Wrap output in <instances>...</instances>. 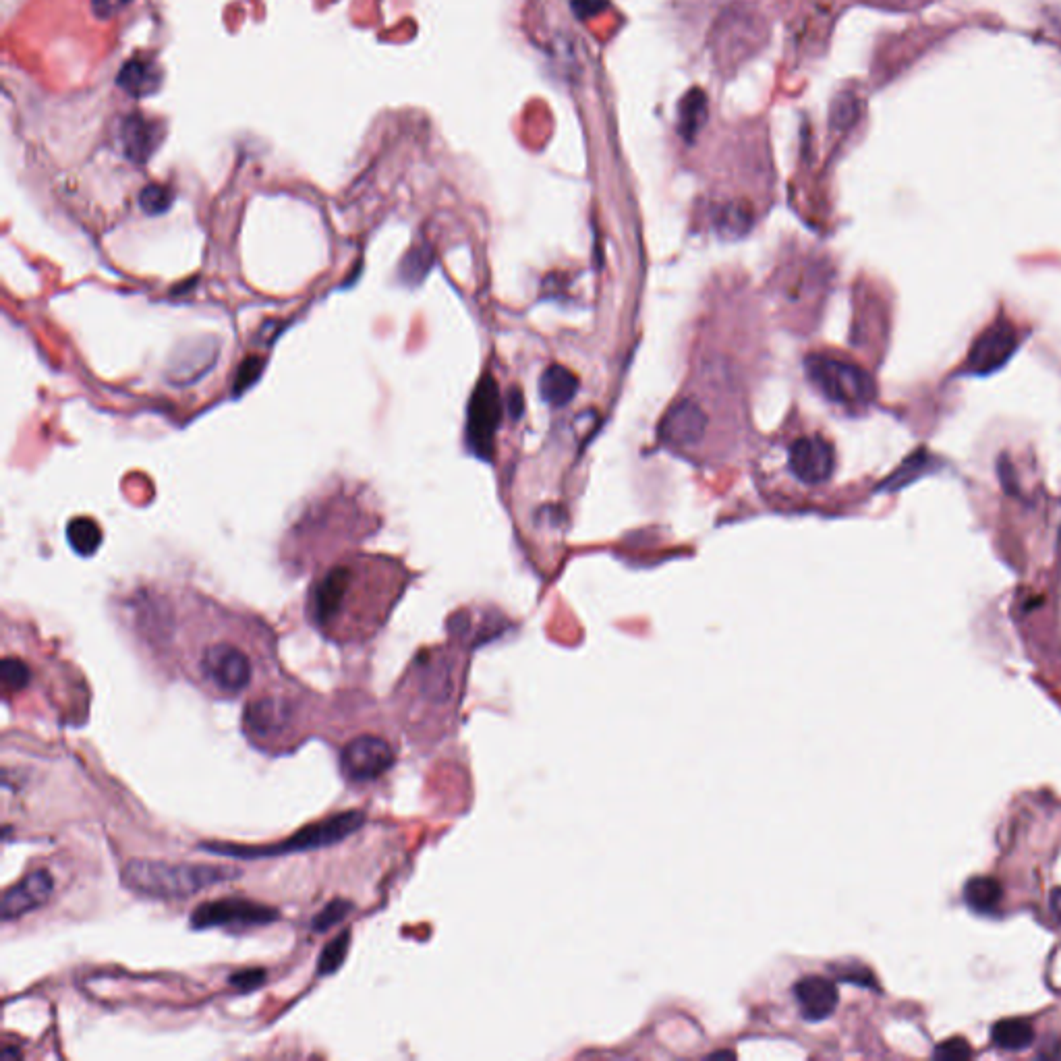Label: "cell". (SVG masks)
Instances as JSON below:
<instances>
[{
	"mask_svg": "<svg viewBox=\"0 0 1061 1061\" xmlns=\"http://www.w3.org/2000/svg\"><path fill=\"white\" fill-rule=\"evenodd\" d=\"M405 583L400 562L386 556H349L315 579L307 597L311 622L328 637L376 628Z\"/></svg>",
	"mask_w": 1061,
	"mask_h": 1061,
	"instance_id": "1",
	"label": "cell"
},
{
	"mask_svg": "<svg viewBox=\"0 0 1061 1061\" xmlns=\"http://www.w3.org/2000/svg\"><path fill=\"white\" fill-rule=\"evenodd\" d=\"M239 875L231 867L193 865V863H162V860H129L121 877L127 890L156 898L181 900L208 890L216 883H224Z\"/></svg>",
	"mask_w": 1061,
	"mask_h": 1061,
	"instance_id": "2",
	"label": "cell"
},
{
	"mask_svg": "<svg viewBox=\"0 0 1061 1061\" xmlns=\"http://www.w3.org/2000/svg\"><path fill=\"white\" fill-rule=\"evenodd\" d=\"M365 823L363 811H342L338 815L326 817L318 823H311L297 834L289 836L282 842L268 844V846H239V844H202L199 848L226 856V858H239V860H257V858H274V856H286V854H297L307 850H318L332 844L342 842L344 838L353 836L355 831Z\"/></svg>",
	"mask_w": 1061,
	"mask_h": 1061,
	"instance_id": "3",
	"label": "cell"
},
{
	"mask_svg": "<svg viewBox=\"0 0 1061 1061\" xmlns=\"http://www.w3.org/2000/svg\"><path fill=\"white\" fill-rule=\"evenodd\" d=\"M805 365L813 386L831 403L848 409H860L867 407L875 398L873 378L856 363L836 357L811 355Z\"/></svg>",
	"mask_w": 1061,
	"mask_h": 1061,
	"instance_id": "4",
	"label": "cell"
},
{
	"mask_svg": "<svg viewBox=\"0 0 1061 1061\" xmlns=\"http://www.w3.org/2000/svg\"><path fill=\"white\" fill-rule=\"evenodd\" d=\"M278 910L243 898H222L199 904L191 914L193 929H251L274 923Z\"/></svg>",
	"mask_w": 1061,
	"mask_h": 1061,
	"instance_id": "5",
	"label": "cell"
},
{
	"mask_svg": "<svg viewBox=\"0 0 1061 1061\" xmlns=\"http://www.w3.org/2000/svg\"><path fill=\"white\" fill-rule=\"evenodd\" d=\"M199 672L212 682L220 693L237 695L243 693L251 682L253 666L249 655L226 641L208 645L199 655Z\"/></svg>",
	"mask_w": 1061,
	"mask_h": 1061,
	"instance_id": "6",
	"label": "cell"
},
{
	"mask_svg": "<svg viewBox=\"0 0 1061 1061\" xmlns=\"http://www.w3.org/2000/svg\"><path fill=\"white\" fill-rule=\"evenodd\" d=\"M1018 344L1020 334L1012 324H991L974 340L962 371L968 376H989L1012 359Z\"/></svg>",
	"mask_w": 1061,
	"mask_h": 1061,
	"instance_id": "7",
	"label": "cell"
},
{
	"mask_svg": "<svg viewBox=\"0 0 1061 1061\" xmlns=\"http://www.w3.org/2000/svg\"><path fill=\"white\" fill-rule=\"evenodd\" d=\"M502 419V398L498 392V384L494 378H483L471 398L469 407V427H467V438L471 448L483 456L490 458L494 448V438L498 432V425Z\"/></svg>",
	"mask_w": 1061,
	"mask_h": 1061,
	"instance_id": "8",
	"label": "cell"
},
{
	"mask_svg": "<svg viewBox=\"0 0 1061 1061\" xmlns=\"http://www.w3.org/2000/svg\"><path fill=\"white\" fill-rule=\"evenodd\" d=\"M394 751L390 744L374 734H361L344 744L340 769L351 782L376 780L392 767Z\"/></svg>",
	"mask_w": 1061,
	"mask_h": 1061,
	"instance_id": "9",
	"label": "cell"
},
{
	"mask_svg": "<svg viewBox=\"0 0 1061 1061\" xmlns=\"http://www.w3.org/2000/svg\"><path fill=\"white\" fill-rule=\"evenodd\" d=\"M788 465L792 475L805 485H819L834 473L836 456L831 444L819 436L800 438L790 448Z\"/></svg>",
	"mask_w": 1061,
	"mask_h": 1061,
	"instance_id": "10",
	"label": "cell"
},
{
	"mask_svg": "<svg viewBox=\"0 0 1061 1061\" xmlns=\"http://www.w3.org/2000/svg\"><path fill=\"white\" fill-rule=\"evenodd\" d=\"M293 705L284 697H257L245 707L243 724L251 738L266 742L289 730L293 722Z\"/></svg>",
	"mask_w": 1061,
	"mask_h": 1061,
	"instance_id": "11",
	"label": "cell"
},
{
	"mask_svg": "<svg viewBox=\"0 0 1061 1061\" xmlns=\"http://www.w3.org/2000/svg\"><path fill=\"white\" fill-rule=\"evenodd\" d=\"M707 417L695 400H678L668 409L659 425V438L666 444L684 448L697 444L705 434Z\"/></svg>",
	"mask_w": 1061,
	"mask_h": 1061,
	"instance_id": "12",
	"label": "cell"
},
{
	"mask_svg": "<svg viewBox=\"0 0 1061 1061\" xmlns=\"http://www.w3.org/2000/svg\"><path fill=\"white\" fill-rule=\"evenodd\" d=\"M52 890H54V879L48 871L38 869L30 873L23 881L15 883L11 890L5 892L3 906H0L3 919L13 921L27 912L44 906L50 900Z\"/></svg>",
	"mask_w": 1061,
	"mask_h": 1061,
	"instance_id": "13",
	"label": "cell"
},
{
	"mask_svg": "<svg viewBox=\"0 0 1061 1061\" xmlns=\"http://www.w3.org/2000/svg\"><path fill=\"white\" fill-rule=\"evenodd\" d=\"M794 999L798 1003L800 1016L809 1022L827 1020L836 1012L840 995L834 981L823 977H807L794 985Z\"/></svg>",
	"mask_w": 1061,
	"mask_h": 1061,
	"instance_id": "14",
	"label": "cell"
},
{
	"mask_svg": "<svg viewBox=\"0 0 1061 1061\" xmlns=\"http://www.w3.org/2000/svg\"><path fill=\"white\" fill-rule=\"evenodd\" d=\"M577 390H579L577 376L572 374L570 369L562 367V365L548 367L546 371H543V376L539 380L541 398L546 400V403L554 405V407L568 405L570 400L575 398Z\"/></svg>",
	"mask_w": 1061,
	"mask_h": 1061,
	"instance_id": "15",
	"label": "cell"
},
{
	"mask_svg": "<svg viewBox=\"0 0 1061 1061\" xmlns=\"http://www.w3.org/2000/svg\"><path fill=\"white\" fill-rule=\"evenodd\" d=\"M1003 890L997 879L974 877L964 885V902L977 914H993L999 910Z\"/></svg>",
	"mask_w": 1061,
	"mask_h": 1061,
	"instance_id": "16",
	"label": "cell"
},
{
	"mask_svg": "<svg viewBox=\"0 0 1061 1061\" xmlns=\"http://www.w3.org/2000/svg\"><path fill=\"white\" fill-rule=\"evenodd\" d=\"M991 1039L999 1049L1006 1051H1022L1032 1045L1035 1041V1028L1028 1020L1022 1018H1006L993 1024Z\"/></svg>",
	"mask_w": 1061,
	"mask_h": 1061,
	"instance_id": "17",
	"label": "cell"
},
{
	"mask_svg": "<svg viewBox=\"0 0 1061 1061\" xmlns=\"http://www.w3.org/2000/svg\"><path fill=\"white\" fill-rule=\"evenodd\" d=\"M707 121V98L701 90L688 92L678 108V131L684 139H695Z\"/></svg>",
	"mask_w": 1061,
	"mask_h": 1061,
	"instance_id": "18",
	"label": "cell"
},
{
	"mask_svg": "<svg viewBox=\"0 0 1061 1061\" xmlns=\"http://www.w3.org/2000/svg\"><path fill=\"white\" fill-rule=\"evenodd\" d=\"M67 535L73 550L81 556H92L102 543V531L92 519H73Z\"/></svg>",
	"mask_w": 1061,
	"mask_h": 1061,
	"instance_id": "19",
	"label": "cell"
},
{
	"mask_svg": "<svg viewBox=\"0 0 1061 1061\" xmlns=\"http://www.w3.org/2000/svg\"><path fill=\"white\" fill-rule=\"evenodd\" d=\"M349 943H351V931H342L332 941L326 943V948L322 950L320 962H318L320 977H326V974H332L342 966L349 952Z\"/></svg>",
	"mask_w": 1061,
	"mask_h": 1061,
	"instance_id": "20",
	"label": "cell"
},
{
	"mask_svg": "<svg viewBox=\"0 0 1061 1061\" xmlns=\"http://www.w3.org/2000/svg\"><path fill=\"white\" fill-rule=\"evenodd\" d=\"M351 910H353V904H351L349 900L336 898V900H332L330 904H326V906L318 912V916H315V919H313L311 927H313V931L326 933L328 929L336 927L338 923H342L344 919H347V916L351 914Z\"/></svg>",
	"mask_w": 1061,
	"mask_h": 1061,
	"instance_id": "21",
	"label": "cell"
},
{
	"mask_svg": "<svg viewBox=\"0 0 1061 1061\" xmlns=\"http://www.w3.org/2000/svg\"><path fill=\"white\" fill-rule=\"evenodd\" d=\"M0 676H3L5 686H9L11 691H21V688L30 684L32 672L21 662V659L5 657L3 664H0Z\"/></svg>",
	"mask_w": 1061,
	"mask_h": 1061,
	"instance_id": "22",
	"label": "cell"
},
{
	"mask_svg": "<svg viewBox=\"0 0 1061 1061\" xmlns=\"http://www.w3.org/2000/svg\"><path fill=\"white\" fill-rule=\"evenodd\" d=\"M856 114V100L852 96H840L836 98L834 108H831V123L838 129L850 127L856 121Z\"/></svg>",
	"mask_w": 1061,
	"mask_h": 1061,
	"instance_id": "23",
	"label": "cell"
},
{
	"mask_svg": "<svg viewBox=\"0 0 1061 1061\" xmlns=\"http://www.w3.org/2000/svg\"><path fill=\"white\" fill-rule=\"evenodd\" d=\"M718 224L724 233H730V235H742L744 231L749 228V216L742 214L740 210L736 208H726L722 212V216L718 218Z\"/></svg>",
	"mask_w": 1061,
	"mask_h": 1061,
	"instance_id": "24",
	"label": "cell"
},
{
	"mask_svg": "<svg viewBox=\"0 0 1061 1061\" xmlns=\"http://www.w3.org/2000/svg\"><path fill=\"white\" fill-rule=\"evenodd\" d=\"M264 981H266V970L262 968H245V970L235 972L231 977V985H235L241 991H251L255 987H260Z\"/></svg>",
	"mask_w": 1061,
	"mask_h": 1061,
	"instance_id": "25",
	"label": "cell"
},
{
	"mask_svg": "<svg viewBox=\"0 0 1061 1061\" xmlns=\"http://www.w3.org/2000/svg\"><path fill=\"white\" fill-rule=\"evenodd\" d=\"M935 1057L937 1059H966L970 1057V1047L962 1039H950V1041H943L941 1045H937Z\"/></svg>",
	"mask_w": 1061,
	"mask_h": 1061,
	"instance_id": "26",
	"label": "cell"
},
{
	"mask_svg": "<svg viewBox=\"0 0 1061 1061\" xmlns=\"http://www.w3.org/2000/svg\"><path fill=\"white\" fill-rule=\"evenodd\" d=\"M1051 910L1055 914V919L1061 923V890H1055L1051 894Z\"/></svg>",
	"mask_w": 1061,
	"mask_h": 1061,
	"instance_id": "27",
	"label": "cell"
},
{
	"mask_svg": "<svg viewBox=\"0 0 1061 1061\" xmlns=\"http://www.w3.org/2000/svg\"><path fill=\"white\" fill-rule=\"evenodd\" d=\"M508 405H510V409H512V413H514V415H519V413H521V407H523V400H521V394L514 390V392L510 394V400H508Z\"/></svg>",
	"mask_w": 1061,
	"mask_h": 1061,
	"instance_id": "28",
	"label": "cell"
}]
</instances>
